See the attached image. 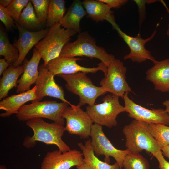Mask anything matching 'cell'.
I'll return each mask as SVG.
<instances>
[{"label":"cell","mask_w":169,"mask_h":169,"mask_svg":"<svg viewBox=\"0 0 169 169\" xmlns=\"http://www.w3.org/2000/svg\"><path fill=\"white\" fill-rule=\"evenodd\" d=\"M38 19L42 25L46 23L49 0H30Z\"/></svg>","instance_id":"29"},{"label":"cell","mask_w":169,"mask_h":169,"mask_svg":"<svg viewBox=\"0 0 169 169\" xmlns=\"http://www.w3.org/2000/svg\"><path fill=\"white\" fill-rule=\"evenodd\" d=\"M161 150L163 155L169 159V146L161 147Z\"/></svg>","instance_id":"36"},{"label":"cell","mask_w":169,"mask_h":169,"mask_svg":"<svg viewBox=\"0 0 169 169\" xmlns=\"http://www.w3.org/2000/svg\"><path fill=\"white\" fill-rule=\"evenodd\" d=\"M0 20L8 31L11 30L15 27V21H13L6 8L1 4H0Z\"/></svg>","instance_id":"31"},{"label":"cell","mask_w":169,"mask_h":169,"mask_svg":"<svg viewBox=\"0 0 169 169\" xmlns=\"http://www.w3.org/2000/svg\"><path fill=\"white\" fill-rule=\"evenodd\" d=\"M69 105L54 100L33 101L22 106L16 116L19 120L26 121L35 118H45L64 125L65 120L62 114Z\"/></svg>","instance_id":"5"},{"label":"cell","mask_w":169,"mask_h":169,"mask_svg":"<svg viewBox=\"0 0 169 169\" xmlns=\"http://www.w3.org/2000/svg\"><path fill=\"white\" fill-rule=\"evenodd\" d=\"M78 146L82 151L84 157V161L87 164L91 169H119L120 167L116 162L110 165L103 162L95 155L91 145V139L85 141L84 145L80 142Z\"/></svg>","instance_id":"23"},{"label":"cell","mask_w":169,"mask_h":169,"mask_svg":"<svg viewBox=\"0 0 169 169\" xmlns=\"http://www.w3.org/2000/svg\"><path fill=\"white\" fill-rule=\"evenodd\" d=\"M149 125L152 135L161 148L169 146V126L154 124Z\"/></svg>","instance_id":"28"},{"label":"cell","mask_w":169,"mask_h":169,"mask_svg":"<svg viewBox=\"0 0 169 169\" xmlns=\"http://www.w3.org/2000/svg\"><path fill=\"white\" fill-rule=\"evenodd\" d=\"M41 58L40 53L35 48L30 60L25 59L23 60L22 65L24 71L17 82V93L19 94L29 90L31 85L36 83L39 74L38 65Z\"/></svg>","instance_id":"17"},{"label":"cell","mask_w":169,"mask_h":169,"mask_svg":"<svg viewBox=\"0 0 169 169\" xmlns=\"http://www.w3.org/2000/svg\"><path fill=\"white\" fill-rule=\"evenodd\" d=\"M161 2L164 5L165 7L166 8V9L167 10V12L169 14V8H168L167 7V6L165 4V2L163 0H161ZM166 34L167 35V36L169 37V22H168V29H167V31H166Z\"/></svg>","instance_id":"40"},{"label":"cell","mask_w":169,"mask_h":169,"mask_svg":"<svg viewBox=\"0 0 169 169\" xmlns=\"http://www.w3.org/2000/svg\"><path fill=\"white\" fill-rule=\"evenodd\" d=\"M87 73L82 72L69 74H59L66 82L67 90L79 97L78 105L81 107L86 104L92 106L96 99L107 92L101 87L95 85Z\"/></svg>","instance_id":"4"},{"label":"cell","mask_w":169,"mask_h":169,"mask_svg":"<svg viewBox=\"0 0 169 169\" xmlns=\"http://www.w3.org/2000/svg\"><path fill=\"white\" fill-rule=\"evenodd\" d=\"M86 15V12L82 2L79 0H74L59 23L63 28L72 30L76 33H80V21Z\"/></svg>","instance_id":"20"},{"label":"cell","mask_w":169,"mask_h":169,"mask_svg":"<svg viewBox=\"0 0 169 169\" xmlns=\"http://www.w3.org/2000/svg\"><path fill=\"white\" fill-rule=\"evenodd\" d=\"M106 4L111 9H118L124 5L128 2L127 0H100Z\"/></svg>","instance_id":"34"},{"label":"cell","mask_w":169,"mask_h":169,"mask_svg":"<svg viewBox=\"0 0 169 169\" xmlns=\"http://www.w3.org/2000/svg\"><path fill=\"white\" fill-rule=\"evenodd\" d=\"M162 104L163 106L166 107L165 110L169 115V100H166L163 101Z\"/></svg>","instance_id":"39"},{"label":"cell","mask_w":169,"mask_h":169,"mask_svg":"<svg viewBox=\"0 0 169 169\" xmlns=\"http://www.w3.org/2000/svg\"><path fill=\"white\" fill-rule=\"evenodd\" d=\"M0 169H7L5 165H0Z\"/></svg>","instance_id":"41"},{"label":"cell","mask_w":169,"mask_h":169,"mask_svg":"<svg viewBox=\"0 0 169 169\" xmlns=\"http://www.w3.org/2000/svg\"><path fill=\"white\" fill-rule=\"evenodd\" d=\"M15 23L18 31L19 37L13 45L18 49L19 55L17 62L12 64L16 67L21 65L30 49L45 36L49 29L31 31L22 27L16 22L15 21Z\"/></svg>","instance_id":"16"},{"label":"cell","mask_w":169,"mask_h":169,"mask_svg":"<svg viewBox=\"0 0 169 169\" xmlns=\"http://www.w3.org/2000/svg\"><path fill=\"white\" fill-rule=\"evenodd\" d=\"M119 97L113 94H108L102 98V103L87 106L86 111L94 124L109 128L117 125V115L126 112L124 107L119 103Z\"/></svg>","instance_id":"7"},{"label":"cell","mask_w":169,"mask_h":169,"mask_svg":"<svg viewBox=\"0 0 169 169\" xmlns=\"http://www.w3.org/2000/svg\"><path fill=\"white\" fill-rule=\"evenodd\" d=\"M12 0H0V4L5 8L8 7L12 2Z\"/></svg>","instance_id":"38"},{"label":"cell","mask_w":169,"mask_h":169,"mask_svg":"<svg viewBox=\"0 0 169 169\" xmlns=\"http://www.w3.org/2000/svg\"><path fill=\"white\" fill-rule=\"evenodd\" d=\"M65 2L64 0H50L46 23L47 26L50 28L55 23H59L67 10Z\"/></svg>","instance_id":"26"},{"label":"cell","mask_w":169,"mask_h":169,"mask_svg":"<svg viewBox=\"0 0 169 169\" xmlns=\"http://www.w3.org/2000/svg\"><path fill=\"white\" fill-rule=\"evenodd\" d=\"M17 23L28 30H38L41 28L42 25L38 19L30 0L23 9Z\"/></svg>","instance_id":"25"},{"label":"cell","mask_w":169,"mask_h":169,"mask_svg":"<svg viewBox=\"0 0 169 169\" xmlns=\"http://www.w3.org/2000/svg\"><path fill=\"white\" fill-rule=\"evenodd\" d=\"M122 131L125 137V146L131 153H140L144 150L152 154L161 150L146 122L134 120L124 127Z\"/></svg>","instance_id":"2"},{"label":"cell","mask_w":169,"mask_h":169,"mask_svg":"<svg viewBox=\"0 0 169 169\" xmlns=\"http://www.w3.org/2000/svg\"><path fill=\"white\" fill-rule=\"evenodd\" d=\"M113 29H115L119 36L122 38L129 48L130 53L124 57V59H130L133 62L142 63L148 59L154 64L156 60L151 55V52L145 47L146 44L152 40L156 33V29L148 38H142L140 34L138 33L135 37L128 35L120 28L115 22L112 23Z\"/></svg>","instance_id":"12"},{"label":"cell","mask_w":169,"mask_h":169,"mask_svg":"<svg viewBox=\"0 0 169 169\" xmlns=\"http://www.w3.org/2000/svg\"><path fill=\"white\" fill-rule=\"evenodd\" d=\"M23 71V65L16 67L12 64L4 71L0 80V100L7 97L12 88L17 87L18 79Z\"/></svg>","instance_id":"22"},{"label":"cell","mask_w":169,"mask_h":169,"mask_svg":"<svg viewBox=\"0 0 169 169\" xmlns=\"http://www.w3.org/2000/svg\"><path fill=\"white\" fill-rule=\"evenodd\" d=\"M123 167L124 169H149L150 165L140 153H130L125 157Z\"/></svg>","instance_id":"27"},{"label":"cell","mask_w":169,"mask_h":169,"mask_svg":"<svg viewBox=\"0 0 169 169\" xmlns=\"http://www.w3.org/2000/svg\"><path fill=\"white\" fill-rule=\"evenodd\" d=\"M29 1L28 0H13L6 8L15 22H18L23 10Z\"/></svg>","instance_id":"30"},{"label":"cell","mask_w":169,"mask_h":169,"mask_svg":"<svg viewBox=\"0 0 169 169\" xmlns=\"http://www.w3.org/2000/svg\"><path fill=\"white\" fill-rule=\"evenodd\" d=\"M146 72V79L152 83L154 89L169 92V59L157 61Z\"/></svg>","instance_id":"19"},{"label":"cell","mask_w":169,"mask_h":169,"mask_svg":"<svg viewBox=\"0 0 169 169\" xmlns=\"http://www.w3.org/2000/svg\"><path fill=\"white\" fill-rule=\"evenodd\" d=\"M126 72L123 63L115 59L107 67V74L100 84L107 92L123 98L125 93L132 92L126 80Z\"/></svg>","instance_id":"9"},{"label":"cell","mask_w":169,"mask_h":169,"mask_svg":"<svg viewBox=\"0 0 169 169\" xmlns=\"http://www.w3.org/2000/svg\"><path fill=\"white\" fill-rule=\"evenodd\" d=\"M62 117L66 120V130L69 134L78 135L82 139H88L90 136L93 122L81 107L74 105L68 106L63 112Z\"/></svg>","instance_id":"10"},{"label":"cell","mask_w":169,"mask_h":169,"mask_svg":"<svg viewBox=\"0 0 169 169\" xmlns=\"http://www.w3.org/2000/svg\"><path fill=\"white\" fill-rule=\"evenodd\" d=\"M60 56L74 57L83 56L99 59L108 67L115 59L102 47L98 46L95 39L87 32L79 33L76 40L66 43L60 53Z\"/></svg>","instance_id":"3"},{"label":"cell","mask_w":169,"mask_h":169,"mask_svg":"<svg viewBox=\"0 0 169 169\" xmlns=\"http://www.w3.org/2000/svg\"><path fill=\"white\" fill-rule=\"evenodd\" d=\"M90 136L91 145L95 156H105V162L109 164L110 156L112 157L119 165L123 167L125 156L131 153L127 149L120 150L115 148L104 133L102 126L96 124L92 125Z\"/></svg>","instance_id":"8"},{"label":"cell","mask_w":169,"mask_h":169,"mask_svg":"<svg viewBox=\"0 0 169 169\" xmlns=\"http://www.w3.org/2000/svg\"><path fill=\"white\" fill-rule=\"evenodd\" d=\"M11 64H9L5 59H0V75H2L4 71L7 69Z\"/></svg>","instance_id":"35"},{"label":"cell","mask_w":169,"mask_h":169,"mask_svg":"<svg viewBox=\"0 0 169 169\" xmlns=\"http://www.w3.org/2000/svg\"><path fill=\"white\" fill-rule=\"evenodd\" d=\"M26 124L33 132L32 136H27L24 140L23 145L26 148H33L36 144V141H39L47 144L55 145L62 152L71 150L62 139L66 131L64 125L54 122L48 123L41 118L31 119L26 121Z\"/></svg>","instance_id":"1"},{"label":"cell","mask_w":169,"mask_h":169,"mask_svg":"<svg viewBox=\"0 0 169 169\" xmlns=\"http://www.w3.org/2000/svg\"><path fill=\"white\" fill-rule=\"evenodd\" d=\"M138 7L139 26L140 27L146 17V4L150 3V0H134Z\"/></svg>","instance_id":"32"},{"label":"cell","mask_w":169,"mask_h":169,"mask_svg":"<svg viewBox=\"0 0 169 169\" xmlns=\"http://www.w3.org/2000/svg\"><path fill=\"white\" fill-rule=\"evenodd\" d=\"M0 55L4 56L10 64L17 62L19 55L18 49L10 43L6 32L1 24L0 27Z\"/></svg>","instance_id":"24"},{"label":"cell","mask_w":169,"mask_h":169,"mask_svg":"<svg viewBox=\"0 0 169 169\" xmlns=\"http://www.w3.org/2000/svg\"><path fill=\"white\" fill-rule=\"evenodd\" d=\"M38 70L39 74L34 86L37 101H41L45 96H49L59 99L73 106L74 105L65 98L63 88L56 83L54 75L47 69L44 63L39 66Z\"/></svg>","instance_id":"15"},{"label":"cell","mask_w":169,"mask_h":169,"mask_svg":"<svg viewBox=\"0 0 169 169\" xmlns=\"http://www.w3.org/2000/svg\"><path fill=\"white\" fill-rule=\"evenodd\" d=\"M125 94L123 99L125 109L129 117L148 124H160L169 125V115L165 110L160 108H146L135 103Z\"/></svg>","instance_id":"11"},{"label":"cell","mask_w":169,"mask_h":169,"mask_svg":"<svg viewBox=\"0 0 169 169\" xmlns=\"http://www.w3.org/2000/svg\"><path fill=\"white\" fill-rule=\"evenodd\" d=\"M76 169H91L86 163L84 162L80 165L76 166Z\"/></svg>","instance_id":"37"},{"label":"cell","mask_w":169,"mask_h":169,"mask_svg":"<svg viewBox=\"0 0 169 169\" xmlns=\"http://www.w3.org/2000/svg\"><path fill=\"white\" fill-rule=\"evenodd\" d=\"M35 86L29 90L16 95H11L0 102V109L5 111L0 114L2 118L9 117L17 114L20 108L29 101H37Z\"/></svg>","instance_id":"18"},{"label":"cell","mask_w":169,"mask_h":169,"mask_svg":"<svg viewBox=\"0 0 169 169\" xmlns=\"http://www.w3.org/2000/svg\"><path fill=\"white\" fill-rule=\"evenodd\" d=\"M82 59L77 57L59 56L49 61L45 65L47 69L53 74H69L80 72L95 73L99 70L103 72L105 76L107 72V67L102 62L98 64L97 67L89 68L83 67L77 63Z\"/></svg>","instance_id":"13"},{"label":"cell","mask_w":169,"mask_h":169,"mask_svg":"<svg viewBox=\"0 0 169 169\" xmlns=\"http://www.w3.org/2000/svg\"><path fill=\"white\" fill-rule=\"evenodd\" d=\"M83 157L82 153L75 149L64 152L54 150L47 153L40 169H70L83 163Z\"/></svg>","instance_id":"14"},{"label":"cell","mask_w":169,"mask_h":169,"mask_svg":"<svg viewBox=\"0 0 169 169\" xmlns=\"http://www.w3.org/2000/svg\"><path fill=\"white\" fill-rule=\"evenodd\" d=\"M76 33L72 30L62 27L59 23H55L50 28L45 36L35 46L45 65L59 56L64 45Z\"/></svg>","instance_id":"6"},{"label":"cell","mask_w":169,"mask_h":169,"mask_svg":"<svg viewBox=\"0 0 169 169\" xmlns=\"http://www.w3.org/2000/svg\"><path fill=\"white\" fill-rule=\"evenodd\" d=\"M119 169H121V168H120Z\"/></svg>","instance_id":"42"},{"label":"cell","mask_w":169,"mask_h":169,"mask_svg":"<svg viewBox=\"0 0 169 169\" xmlns=\"http://www.w3.org/2000/svg\"><path fill=\"white\" fill-rule=\"evenodd\" d=\"M152 155L158 160L159 168L160 169H169V162L165 159L161 150L153 154Z\"/></svg>","instance_id":"33"},{"label":"cell","mask_w":169,"mask_h":169,"mask_svg":"<svg viewBox=\"0 0 169 169\" xmlns=\"http://www.w3.org/2000/svg\"><path fill=\"white\" fill-rule=\"evenodd\" d=\"M82 2L87 17L95 22L105 20L110 23L115 21L111 9L106 4L100 0H85Z\"/></svg>","instance_id":"21"}]
</instances>
